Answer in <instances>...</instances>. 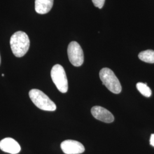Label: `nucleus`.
Masks as SVG:
<instances>
[{"label": "nucleus", "instance_id": "f257e3e1", "mask_svg": "<svg viewBox=\"0 0 154 154\" xmlns=\"http://www.w3.org/2000/svg\"><path fill=\"white\" fill-rule=\"evenodd\" d=\"M10 44L13 54L17 57H22L29 50L30 39L26 33L18 31L11 35Z\"/></svg>", "mask_w": 154, "mask_h": 154}, {"label": "nucleus", "instance_id": "f03ea898", "mask_svg": "<svg viewBox=\"0 0 154 154\" xmlns=\"http://www.w3.org/2000/svg\"><path fill=\"white\" fill-rule=\"evenodd\" d=\"M29 97L33 103L41 110L54 111L57 106L45 94L38 89H32L29 91Z\"/></svg>", "mask_w": 154, "mask_h": 154}, {"label": "nucleus", "instance_id": "7ed1b4c3", "mask_svg": "<svg viewBox=\"0 0 154 154\" xmlns=\"http://www.w3.org/2000/svg\"><path fill=\"white\" fill-rule=\"evenodd\" d=\"M99 77L103 84L112 93L119 94L122 86L114 72L109 68H103L99 72Z\"/></svg>", "mask_w": 154, "mask_h": 154}, {"label": "nucleus", "instance_id": "20e7f679", "mask_svg": "<svg viewBox=\"0 0 154 154\" xmlns=\"http://www.w3.org/2000/svg\"><path fill=\"white\" fill-rule=\"evenodd\" d=\"M51 77L58 90L62 93H66L68 90V81L65 69L61 65L57 64L53 67Z\"/></svg>", "mask_w": 154, "mask_h": 154}, {"label": "nucleus", "instance_id": "39448f33", "mask_svg": "<svg viewBox=\"0 0 154 154\" xmlns=\"http://www.w3.org/2000/svg\"><path fill=\"white\" fill-rule=\"evenodd\" d=\"M67 54L69 61L73 66H81L84 62L83 51L79 44L75 42H71L67 48Z\"/></svg>", "mask_w": 154, "mask_h": 154}, {"label": "nucleus", "instance_id": "423d86ee", "mask_svg": "<svg viewBox=\"0 0 154 154\" xmlns=\"http://www.w3.org/2000/svg\"><path fill=\"white\" fill-rule=\"evenodd\" d=\"M61 148L65 154H80L85 149L82 144L74 140H66L61 144Z\"/></svg>", "mask_w": 154, "mask_h": 154}, {"label": "nucleus", "instance_id": "0eeeda50", "mask_svg": "<svg viewBox=\"0 0 154 154\" xmlns=\"http://www.w3.org/2000/svg\"><path fill=\"white\" fill-rule=\"evenodd\" d=\"M91 112L95 119L100 121L109 123L114 121V116L111 112L99 106H95L92 107Z\"/></svg>", "mask_w": 154, "mask_h": 154}, {"label": "nucleus", "instance_id": "6e6552de", "mask_svg": "<svg viewBox=\"0 0 154 154\" xmlns=\"http://www.w3.org/2000/svg\"><path fill=\"white\" fill-rule=\"evenodd\" d=\"M0 149L5 152L17 154L21 151V147L16 140L11 138H6L0 141Z\"/></svg>", "mask_w": 154, "mask_h": 154}, {"label": "nucleus", "instance_id": "1a4fd4ad", "mask_svg": "<svg viewBox=\"0 0 154 154\" xmlns=\"http://www.w3.org/2000/svg\"><path fill=\"white\" fill-rule=\"evenodd\" d=\"M54 0H35V10L38 14H44L50 11Z\"/></svg>", "mask_w": 154, "mask_h": 154}, {"label": "nucleus", "instance_id": "9d476101", "mask_svg": "<svg viewBox=\"0 0 154 154\" xmlns=\"http://www.w3.org/2000/svg\"><path fill=\"white\" fill-rule=\"evenodd\" d=\"M138 57L143 62L154 63V51L152 50H147L140 52L138 55Z\"/></svg>", "mask_w": 154, "mask_h": 154}, {"label": "nucleus", "instance_id": "9b49d317", "mask_svg": "<svg viewBox=\"0 0 154 154\" xmlns=\"http://www.w3.org/2000/svg\"><path fill=\"white\" fill-rule=\"evenodd\" d=\"M137 88L140 94H142L144 97H149L152 94L151 90L147 85L146 83L142 82L138 83L137 84Z\"/></svg>", "mask_w": 154, "mask_h": 154}, {"label": "nucleus", "instance_id": "f8f14e48", "mask_svg": "<svg viewBox=\"0 0 154 154\" xmlns=\"http://www.w3.org/2000/svg\"><path fill=\"white\" fill-rule=\"evenodd\" d=\"M95 6L102 9L105 4V0H92Z\"/></svg>", "mask_w": 154, "mask_h": 154}, {"label": "nucleus", "instance_id": "ddd939ff", "mask_svg": "<svg viewBox=\"0 0 154 154\" xmlns=\"http://www.w3.org/2000/svg\"><path fill=\"white\" fill-rule=\"evenodd\" d=\"M149 142H150V144H151L152 146L154 147V134H152V135H151Z\"/></svg>", "mask_w": 154, "mask_h": 154}, {"label": "nucleus", "instance_id": "4468645a", "mask_svg": "<svg viewBox=\"0 0 154 154\" xmlns=\"http://www.w3.org/2000/svg\"><path fill=\"white\" fill-rule=\"evenodd\" d=\"M0 65H1V55H0Z\"/></svg>", "mask_w": 154, "mask_h": 154}, {"label": "nucleus", "instance_id": "2eb2a0df", "mask_svg": "<svg viewBox=\"0 0 154 154\" xmlns=\"http://www.w3.org/2000/svg\"><path fill=\"white\" fill-rule=\"evenodd\" d=\"M2 77H4V74H2Z\"/></svg>", "mask_w": 154, "mask_h": 154}]
</instances>
